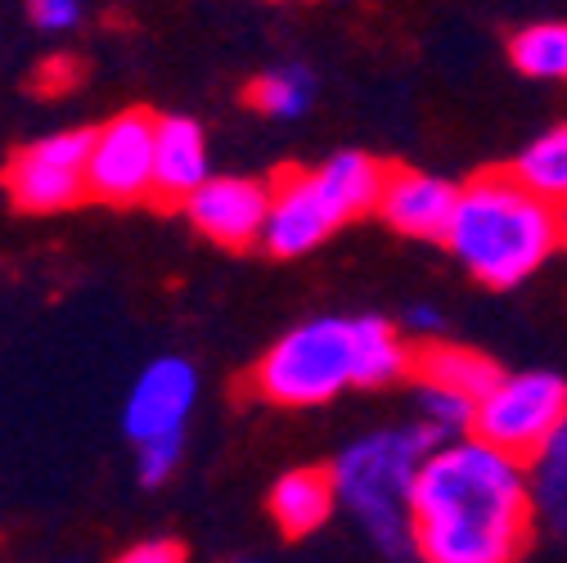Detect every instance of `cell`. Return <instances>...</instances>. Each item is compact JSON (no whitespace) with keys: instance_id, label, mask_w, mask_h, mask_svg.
I'll return each mask as SVG.
<instances>
[{"instance_id":"23","label":"cell","mask_w":567,"mask_h":563,"mask_svg":"<svg viewBox=\"0 0 567 563\" xmlns=\"http://www.w3.org/2000/svg\"><path fill=\"white\" fill-rule=\"evenodd\" d=\"M405 325L419 329V334H433V329H442V311L437 307H410L405 311Z\"/></svg>"},{"instance_id":"15","label":"cell","mask_w":567,"mask_h":563,"mask_svg":"<svg viewBox=\"0 0 567 563\" xmlns=\"http://www.w3.org/2000/svg\"><path fill=\"white\" fill-rule=\"evenodd\" d=\"M509 167L523 185H532L540 198L558 203L567 213V122L540 131L532 145H523V154Z\"/></svg>"},{"instance_id":"13","label":"cell","mask_w":567,"mask_h":563,"mask_svg":"<svg viewBox=\"0 0 567 563\" xmlns=\"http://www.w3.org/2000/svg\"><path fill=\"white\" fill-rule=\"evenodd\" d=\"M338 501V478L333 469H298V473H284L270 491V519L275 528L289 536V541H302L311 532H320L329 523Z\"/></svg>"},{"instance_id":"20","label":"cell","mask_w":567,"mask_h":563,"mask_svg":"<svg viewBox=\"0 0 567 563\" xmlns=\"http://www.w3.org/2000/svg\"><path fill=\"white\" fill-rule=\"evenodd\" d=\"M181 460V433H167V438H154V442H140V482L145 487H158L172 478Z\"/></svg>"},{"instance_id":"21","label":"cell","mask_w":567,"mask_h":563,"mask_svg":"<svg viewBox=\"0 0 567 563\" xmlns=\"http://www.w3.org/2000/svg\"><path fill=\"white\" fill-rule=\"evenodd\" d=\"M28 14L37 28L45 32H63V28H78L82 19V0H28Z\"/></svg>"},{"instance_id":"8","label":"cell","mask_w":567,"mask_h":563,"mask_svg":"<svg viewBox=\"0 0 567 563\" xmlns=\"http://www.w3.org/2000/svg\"><path fill=\"white\" fill-rule=\"evenodd\" d=\"M154 150H158V117L145 109L117 113L95 131L91 163H86V190L100 203H140L154 190Z\"/></svg>"},{"instance_id":"19","label":"cell","mask_w":567,"mask_h":563,"mask_svg":"<svg viewBox=\"0 0 567 563\" xmlns=\"http://www.w3.org/2000/svg\"><path fill=\"white\" fill-rule=\"evenodd\" d=\"M419 410H423L429 424H437L442 433L460 438V433H473L477 397H468L460 388H442V383H419Z\"/></svg>"},{"instance_id":"7","label":"cell","mask_w":567,"mask_h":563,"mask_svg":"<svg viewBox=\"0 0 567 563\" xmlns=\"http://www.w3.org/2000/svg\"><path fill=\"white\" fill-rule=\"evenodd\" d=\"M91 145L95 131H59L19 150L6 167V190L14 207H23V213H63V207L91 198L86 190Z\"/></svg>"},{"instance_id":"9","label":"cell","mask_w":567,"mask_h":563,"mask_svg":"<svg viewBox=\"0 0 567 563\" xmlns=\"http://www.w3.org/2000/svg\"><path fill=\"white\" fill-rule=\"evenodd\" d=\"M189 222L221 248H252L270 217V185L244 181V176H217L203 181L194 198L185 203Z\"/></svg>"},{"instance_id":"2","label":"cell","mask_w":567,"mask_h":563,"mask_svg":"<svg viewBox=\"0 0 567 563\" xmlns=\"http://www.w3.org/2000/svg\"><path fill=\"white\" fill-rule=\"evenodd\" d=\"M442 244L477 285L518 289L567 244V213L523 185L514 167L482 172L460 190Z\"/></svg>"},{"instance_id":"12","label":"cell","mask_w":567,"mask_h":563,"mask_svg":"<svg viewBox=\"0 0 567 563\" xmlns=\"http://www.w3.org/2000/svg\"><path fill=\"white\" fill-rule=\"evenodd\" d=\"M207 181V140L189 117H158V150H154V190L150 203L176 213Z\"/></svg>"},{"instance_id":"17","label":"cell","mask_w":567,"mask_h":563,"mask_svg":"<svg viewBox=\"0 0 567 563\" xmlns=\"http://www.w3.org/2000/svg\"><path fill=\"white\" fill-rule=\"evenodd\" d=\"M509 59L523 78L567 82V23H532L509 41Z\"/></svg>"},{"instance_id":"11","label":"cell","mask_w":567,"mask_h":563,"mask_svg":"<svg viewBox=\"0 0 567 563\" xmlns=\"http://www.w3.org/2000/svg\"><path fill=\"white\" fill-rule=\"evenodd\" d=\"M455 203H460V185L429 176V172H414V167H388L374 213L410 239H446Z\"/></svg>"},{"instance_id":"3","label":"cell","mask_w":567,"mask_h":563,"mask_svg":"<svg viewBox=\"0 0 567 563\" xmlns=\"http://www.w3.org/2000/svg\"><path fill=\"white\" fill-rule=\"evenodd\" d=\"M442 438L446 433L423 419L419 429H383L374 438L351 442L338 455V501L357 514V523L374 536L383 554H414V478L423 460L442 447Z\"/></svg>"},{"instance_id":"16","label":"cell","mask_w":567,"mask_h":563,"mask_svg":"<svg viewBox=\"0 0 567 563\" xmlns=\"http://www.w3.org/2000/svg\"><path fill=\"white\" fill-rule=\"evenodd\" d=\"M532 491L540 528L567 545V424L563 433L532 460Z\"/></svg>"},{"instance_id":"14","label":"cell","mask_w":567,"mask_h":563,"mask_svg":"<svg viewBox=\"0 0 567 563\" xmlns=\"http://www.w3.org/2000/svg\"><path fill=\"white\" fill-rule=\"evenodd\" d=\"M410 379L414 383H442V388H460L468 397H486L495 383L505 379V370L495 366L482 351L455 347V342H423L410 357Z\"/></svg>"},{"instance_id":"5","label":"cell","mask_w":567,"mask_h":563,"mask_svg":"<svg viewBox=\"0 0 567 563\" xmlns=\"http://www.w3.org/2000/svg\"><path fill=\"white\" fill-rule=\"evenodd\" d=\"M252 388L275 406H324L361 388V320H311L284 334L257 361Z\"/></svg>"},{"instance_id":"6","label":"cell","mask_w":567,"mask_h":563,"mask_svg":"<svg viewBox=\"0 0 567 563\" xmlns=\"http://www.w3.org/2000/svg\"><path fill=\"white\" fill-rule=\"evenodd\" d=\"M563 424H567V379L549 370H527V375H505L477 401L473 433L532 464L563 433Z\"/></svg>"},{"instance_id":"10","label":"cell","mask_w":567,"mask_h":563,"mask_svg":"<svg viewBox=\"0 0 567 563\" xmlns=\"http://www.w3.org/2000/svg\"><path fill=\"white\" fill-rule=\"evenodd\" d=\"M194 392H198V375L189 361H181V357L154 361L135 379V388L126 397V414H122L126 438L140 447V442L181 433L189 419V406H194Z\"/></svg>"},{"instance_id":"18","label":"cell","mask_w":567,"mask_h":563,"mask_svg":"<svg viewBox=\"0 0 567 563\" xmlns=\"http://www.w3.org/2000/svg\"><path fill=\"white\" fill-rule=\"evenodd\" d=\"M244 100L270 117H298L307 104H311V78L302 73V68H279V73H266L257 78Z\"/></svg>"},{"instance_id":"4","label":"cell","mask_w":567,"mask_h":563,"mask_svg":"<svg viewBox=\"0 0 567 563\" xmlns=\"http://www.w3.org/2000/svg\"><path fill=\"white\" fill-rule=\"evenodd\" d=\"M388 181V163L370 154H333L316 172H279L270 185V217L261 231V248L270 257H302L342 231L351 217L379 207Z\"/></svg>"},{"instance_id":"1","label":"cell","mask_w":567,"mask_h":563,"mask_svg":"<svg viewBox=\"0 0 567 563\" xmlns=\"http://www.w3.org/2000/svg\"><path fill=\"white\" fill-rule=\"evenodd\" d=\"M414 554L429 563H509L536 541L532 464L460 433L423 460L414 478Z\"/></svg>"},{"instance_id":"22","label":"cell","mask_w":567,"mask_h":563,"mask_svg":"<svg viewBox=\"0 0 567 563\" xmlns=\"http://www.w3.org/2000/svg\"><path fill=\"white\" fill-rule=\"evenodd\" d=\"M185 545L181 541H172V536H163V541H140V545H131L122 559L126 563H185Z\"/></svg>"}]
</instances>
